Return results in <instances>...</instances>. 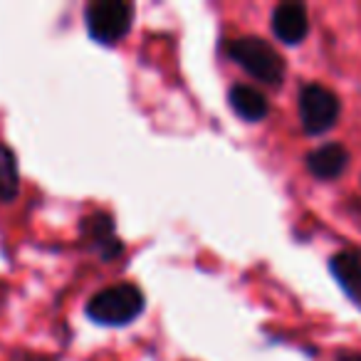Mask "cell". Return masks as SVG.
I'll return each instance as SVG.
<instances>
[{
    "label": "cell",
    "instance_id": "cell-11",
    "mask_svg": "<svg viewBox=\"0 0 361 361\" xmlns=\"http://www.w3.org/2000/svg\"><path fill=\"white\" fill-rule=\"evenodd\" d=\"M27 361H42V359H27Z\"/></svg>",
    "mask_w": 361,
    "mask_h": 361
},
{
    "label": "cell",
    "instance_id": "cell-10",
    "mask_svg": "<svg viewBox=\"0 0 361 361\" xmlns=\"http://www.w3.org/2000/svg\"><path fill=\"white\" fill-rule=\"evenodd\" d=\"M20 191L18 178V161L8 144L0 141V201H13Z\"/></svg>",
    "mask_w": 361,
    "mask_h": 361
},
{
    "label": "cell",
    "instance_id": "cell-1",
    "mask_svg": "<svg viewBox=\"0 0 361 361\" xmlns=\"http://www.w3.org/2000/svg\"><path fill=\"white\" fill-rule=\"evenodd\" d=\"M228 55L243 67L250 77L262 85L277 87L285 80V60L267 40L255 35L238 37L228 45Z\"/></svg>",
    "mask_w": 361,
    "mask_h": 361
},
{
    "label": "cell",
    "instance_id": "cell-8",
    "mask_svg": "<svg viewBox=\"0 0 361 361\" xmlns=\"http://www.w3.org/2000/svg\"><path fill=\"white\" fill-rule=\"evenodd\" d=\"M231 106L238 116H243L245 121H262L270 114V102L260 90L250 85H235L228 94Z\"/></svg>",
    "mask_w": 361,
    "mask_h": 361
},
{
    "label": "cell",
    "instance_id": "cell-6",
    "mask_svg": "<svg viewBox=\"0 0 361 361\" xmlns=\"http://www.w3.org/2000/svg\"><path fill=\"white\" fill-rule=\"evenodd\" d=\"M346 166H349V151L341 144H324L319 149L310 151V156H307L310 173L322 180L339 178L346 171Z\"/></svg>",
    "mask_w": 361,
    "mask_h": 361
},
{
    "label": "cell",
    "instance_id": "cell-4",
    "mask_svg": "<svg viewBox=\"0 0 361 361\" xmlns=\"http://www.w3.org/2000/svg\"><path fill=\"white\" fill-rule=\"evenodd\" d=\"M339 119V99L322 85H307L300 92V121L307 134H324Z\"/></svg>",
    "mask_w": 361,
    "mask_h": 361
},
{
    "label": "cell",
    "instance_id": "cell-7",
    "mask_svg": "<svg viewBox=\"0 0 361 361\" xmlns=\"http://www.w3.org/2000/svg\"><path fill=\"white\" fill-rule=\"evenodd\" d=\"M82 235L90 243H94L102 252V260H114L119 252H124V245L114 240V221L109 213H94V216L82 221Z\"/></svg>",
    "mask_w": 361,
    "mask_h": 361
},
{
    "label": "cell",
    "instance_id": "cell-2",
    "mask_svg": "<svg viewBox=\"0 0 361 361\" xmlns=\"http://www.w3.org/2000/svg\"><path fill=\"white\" fill-rule=\"evenodd\" d=\"M146 300L136 285H111L106 290L97 292L90 302H87V314L94 319L97 324L106 326H121L134 322L136 317L144 312Z\"/></svg>",
    "mask_w": 361,
    "mask_h": 361
},
{
    "label": "cell",
    "instance_id": "cell-9",
    "mask_svg": "<svg viewBox=\"0 0 361 361\" xmlns=\"http://www.w3.org/2000/svg\"><path fill=\"white\" fill-rule=\"evenodd\" d=\"M329 270L341 285V290L351 297V300L361 302V257L356 252H336L329 260Z\"/></svg>",
    "mask_w": 361,
    "mask_h": 361
},
{
    "label": "cell",
    "instance_id": "cell-3",
    "mask_svg": "<svg viewBox=\"0 0 361 361\" xmlns=\"http://www.w3.org/2000/svg\"><path fill=\"white\" fill-rule=\"evenodd\" d=\"M134 8L124 0H94L87 6V30L102 45H116L131 30Z\"/></svg>",
    "mask_w": 361,
    "mask_h": 361
},
{
    "label": "cell",
    "instance_id": "cell-5",
    "mask_svg": "<svg viewBox=\"0 0 361 361\" xmlns=\"http://www.w3.org/2000/svg\"><path fill=\"white\" fill-rule=\"evenodd\" d=\"M272 32L285 45H297L310 32V16L302 3H280L272 11Z\"/></svg>",
    "mask_w": 361,
    "mask_h": 361
}]
</instances>
